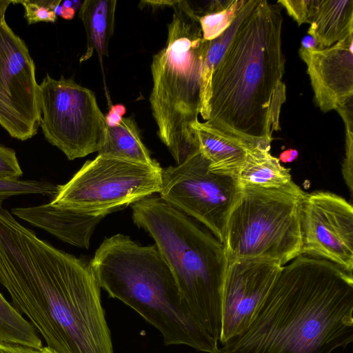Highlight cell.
I'll use <instances>...</instances> for the list:
<instances>
[{
    "mask_svg": "<svg viewBox=\"0 0 353 353\" xmlns=\"http://www.w3.org/2000/svg\"><path fill=\"white\" fill-rule=\"evenodd\" d=\"M39 88V125L46 140L69 160L98 152L107 125L94 92L72 79H54L48 74Z\"/></svg>",
    "mask_w": 353,
    "mask_h": 353,
    "instance_id": "obj_9",
    "label": "cell"
},
{
    "mask_svg": "<svg viewBox=\"0 0 353 353\" xmlns=\"http://www.w3.org/2000/svg\"><path fill=\"white\" fill-rule=\"evenodd\" d=\"M11 3H13L12 0H0V21L5 18L6 11Z\"/></svg>",
    "mask_w": 353,
    "mask_h": 353,
    "instance_id": "obj_35",
    "label": "cell"
},
{
    "mask_svg": "<svg viewBox=\"0 0 353 353\" xmlns=\"http://www.w3.org/2000/svg\"><path fill=\"white\" fill-rule=\"evenodd\" d=\"M61 3V0L13 1V3L23 5L24 17L29 25L38 22L54 23L57 19L54 10Z\"/></svg>",
    "mask_w": 353,
    "mask_h": 353,
    "instance_id": "obj_26",
    "label": "cell"
},
{
    "mask_svg": "<svg viewBox=\"0 0 353 353\" xmlns=\"http://www.w3.org/2000/svg\"><path fill=\"white\" fill-rule=\"evenodd\" d=\"M305 194L293 181L274 188L243 187L225 228L228 263L261 260L283 266L301 255Z\"/></svg>",
    "mask_w": 353,
    "mask_h": 353,
    "instance_id": "obj_7",
    "label": "cell"
},
{
    "mask_svg": "<svg viewBox=\"0 0 353 353\" xmlns=\"http://www.w3.org/2000/svg\"><path fill=\"white\" fill-rule=\"evenodd\" d=\"M125 113V108L121 104L112 106L108 114L105 116V123L108 127H114L120 123L123 115Z\"/></svg>",
    "mask_w": 353,
    "mask_h": 353,
    "instance_id": "obj_30",
    "label": "cell"
},
{
    "mask_svg": "<svg viewBox=\"0 0 353 353\" xmlns=\"http://www.w3.org/2000/svg\"><path fill=\"white\" fill-rule=\"evenodd\" d=\"M277 3L285 8L289 15L292 17L299 25L310 23L314 0H285L279 1Z\"/></svg>",
    "mask_w": 353,
    "mask_h": 353,
    "instance_id": "obj_28",
    "label": "cell"
},
{
    "mask_svg": "<svg viewBox=\"0 0 353 353\" xmlns=\"http://www.w3.org/2000/svg\"><path fill=\"white\" fill-rule=\"evenodd\" d=\"M23 171L14 150L0 144V181H15Z\"/></svg>",
    "mask_w": 353,
    "mask_h": 353,
    "instance_id": "obj_27",
    "label": "cell"
},
{
    "mask_svg": "<svg viewBox=\"0 0 353 353\" xmlns=\"http://www.w3.org/2000/svg\"><path fill=\"white\" fill-rule=\"evenodd\" d=\"M299 157V151L295 149H288L282 152L279 160L283 163H291L295 161Z\"/></svg>",
    "mask_w": 353,
    "mask_h": 353,
    "instance_id": "obj_31",
    "label": "cell"
},
{
    "mask_svg": "<svg viewBox=\"0 0 353 353\" xmlns=\"http://www.w3.org/2000/svg\"><path fill=\"white\" fill-rule=\"evenodd\" d=\"M353 340V276L299 255L282 266L248 327L217 353H332Z\"/></svg>",
    "mask_w": 353,
    "mask_h": 353,
    "instance_id": "obj_2",
    "label": "cell"
},
{
    "mask_svg": "<svg viewBox=\"0 0 353 353\" xmlns=\"http://www.w3.org/2000/svg\"><path fill=\"white\" fill-rule=\"evenodd\" d=\"M176 2V0L174 1H143L141 3H149L151 6L153 7H163V6H172Z\"/></svg>",
    "mask_w": 353,
    "mask_h": 353,
    "instance_id": "obj_33",
    "label": "cell"
},
{
    "mask_svg": "<svg viewBox=\"0 0 353 353\" xmlns=\"http://www.w3.org/2000/svg\"><path fill=\"white\" fill-rule=\"evenodd\" d=\"M58 187L59 185L46 181H0V208L4 200L14 196L40 194L53 198L58 192Z\"/></svg>",
    "mask_w": 353,
    "mask_h": 353,
    "instance_id": "obj_24",
    "label": "cell"
},
{
    "mask_svg": "<svg viewBox=\"0 0 353 353\" xmlns=\"http://www.w3.org/2000/svg\"><path fill=\"white\" fill-rule=\"evenodd\" d=\"M98 153L150 165L158 163L150 157L132 117H123L119 125L107 126L105 139Z\"/></svg>",
    "mask_w": 353,
    "mask_h": 353,
    "instance_id": "obj_20",
    "label": "cell"
},
{
    "mask_svg": "<svg viewBox=\"0 0 353 353\" xmlns=\"http://www.w3.org/2000/svg\"><path fill=\"white\" fill-rule=\"evenodd\" d=\"M241 192L236 176L210 171L200 151L180 165L161 168L160 197L196 219L221 243L228 215Z\"/></svg>",
    "mask_w": 353,
    "mask_h": 353,
    "instance_id": "obj_10",
    "label": "cell"
},
{
    "mask_svg": "<svg viewBox=\"0 0 353 353\" xmlns=\"http://www.w3.org/2000/svg\"><path fill=\"white\" fill-rule=\"evenodd\" d=\"M90 265L100 287L155 327L165 345L218 352V344L196 321L156 245L142 246L117 234L103 241Z\"/></svg>",
    "mask_w": 353,
    "mask_h": 353,
    "instance_id": "obj_4",
    "label": "cell"
},
{
    "mask_svg": "<svg viewBox=\"0 0 353 353\" xmlns=\"http://www.w3.org/2000/svg\"><path fill=\"white\" fill-rule=\"evenodd\" d=\"M0 283L57 353H113L90 263L41 239L2 208Z\"/></svg>",
    "mask_w": 353,
    "mask_h": 353,
    "instance_id": "obj_1",
    "label": "cell"
},
{
    "mask_svg": "<svg viewBox=\"0 0 353 353\" xmlns=\"http://www.w3.org/2000/svg\"><path fill=\"white\" fill-rule=\"evenodd\" d=\"M345 125V156L342 174L351 195L353 190V101L336 110Z\"/></svg>",
    "mask_w": 353,
    "mask_h": 353,
    "instance_id": "obj_25",
    "label": "cell"
},
{
    "mask_svg": "<svg viewBox=\"0 0 353 353\" xmlns=\"http://www.w3.org/2000/svg\"><path fill=\"white\" fill-rule=\"evenodd\" d=\"M310 23L318 50L334 45L353 34V1L314 0Z\"/></svg>",
    "mask_w": 353,
    "mask_h": 353,
    "instance_id": "obj_17",
    "label": "cell"
},
{
    "mask_svg": "<svg viewBox=\"0 0 353 353\" xmlns=\"http://www.w3.org/2000/svg\"><path fill=\"white\" fill-rule=\"evenodd\" d=\"M165 46L152 57L150 103L158 135L177 165L199 151L191 125L201 111V76L208 41L189 1L177 0Z\"/></svg>",
    "mask_w": 353,
    "mask_h": 353,
    "instance_id": "obj_6",
    "label": "cell"
},
{
    "mask_svg": "<svg viewBox=\"0 0 353 353\" xmlns=\"http://www.w3.org/2000/svg\"><path fill=\"white\" fill-rule=\"evenodd\" d=\"M255 0H247L232 24L219 37L209 41L203 63L201 76V100L200 114L203 119L209 118V101L211 95L212 74L225 54L240 23L252 8Z\"/></svg>",
    "mask_w": 353,
    "mask_h": 353,
    "instance_id": "obj_21",
    "label": "cell"
},
{
    "mask_svg": "<svg viewBox=\"0 0 353 353\" xmlns=\"http://www.w3.org/2000/svg\"><path fill=\"white\" fill-rule=\"evenodd\" d=\"M161 168L107 155L87 161L50 203L74 212L107 215L159 192Z\"/></svg>",
    "mask_w": 353,
    "mask_h": 353,
    "instance_id": "obj_8",
    "label": "cell"
},
{
    "mask_svg": "<svg viewBox=\"0 0 353 353\" xmlns=\"http://www.w3.org/2000/svg\"><path fill=\"white\" fill-rule=\"evenodd\" d=\"M116 0H85L79 8V17L85 27L87 45L79 61L90 59L94 52L99 57L108 56V44L114 32Z\"/></svg>",
    "mask_w": 353,
    "mask_h": 353,
    "instance_id": "obj_18",
    "label": "cell"
},
{
    "mask_svg": "<svg viewBox=\"0 0 353 353\" xmlns=\"http://www.w3.org/2000/svg\"><path fill=\"white\" fill-rule=\"evenodd\" d=\"M247 0H232L224 10L199 18L203 38L211 41L222 34L233 22Z\"/></svg>",
    "mask_w": 353,
    "mask_h": 353,
    "instance_id": "obj_23",
    "label": "cell"
},
{
    "mask_svg": "<svg viewBox=\"0 0 353 353\" xmlns=\"http://www.w3.org/2000/svg\"><path fill=\"white\" fill-rule=\"evenodd\" d=\"M0 353H57L52 349L43 346L39 349L19 345L0 343Z\"/></svg>",
    "mask_w": 353,
    "mask_h": 353,
    "instance_id": "obj_29",
    "label": "cell"
},
{
    "mask_svg": "<svg viewBox=\"0 0 353 353\" xmlns=\"http://www.w3.org/2000/svg\"><path fill=\"white\" fill-rule=\"evenodd\" d=\"M12 214L72 245L88 248L97 225L105 215L84 214L50 203L12 209Z\"/></svg>",
    "mask_w": 353,
    "mask_h": 353,
    "instance_id": "obj_15",
    "label": "cell"
},
{
    "mask_svg": "<svg viewBox=\"0 0 353 353\" xmlns=\"http://www.w3.org/2000/svg\"><path fill=\"white\" fill-rule=\"evenodd\" d=\"M40 88L25 42L0 21V125L13 138L34 137L40 124Z\"/></svg>",
    "mask_w": 353,
    "mask_h": 353,
    "instance_id": "obj_11",
    "label": "cell"
},
{
    "mask_svg": "<svg viewBox=\"0 0 353 353\" xmlns=\"http://www.w3.org/2000/svg\"><path fill=\"white\" fill-rule=\"evenodd\" d=\"M301 225V254L325 259L353 276L352 204L330 192L305 193Z\"/></svg>",
    "mask_w": 353,
    "mask_h": 353,
    "instance_id": "obj_12",
    "label": "cell"
},
{
    "mask_svg": "<svg viewBox=\"0 0 353 353\" xmlns=\"http://www.w3.org/2000/svg\"><path fill=\"white\" fill-rule=\"evenodd\" d=\"M75 11L73 7L65 8L61 5L60 16L65 19H72L74 17Z\"/></svg>",
    "mask_w": 353,
    "mask_h": 353,
    "instance_id": "obj_34",
    "label": "cell"
},
{
    "mask_svg": "<svg viewBox=\"0 0 353 353\" xmlns=\"http://www.w3.org/2000/svg\"><path fill=\"white\" fill-rule=\"evenodd\" d=\"M0 343L39 349L42 341L31 323L0 292Z\"/></svg>",
    "mask_w": 353,
    "mask_h": 353,
    "instance_id": "obj_22",
    "label": "cell"
},
{
    "mask_svg": "<svg viewBox=\"0 0 353 353\" xmlns=\"http://www.w3.org/2000/svg\"><path fill=\"white\" fill-rule=\"evenodd\" d=\"M132 209L134 223L154 240L196 321L218 344L228 264L222 243L160 196L142 199Z\"/></svg>",
    "mask_w": 353,
    "mask_h": 353,
    "instance_id": "obj_5",
    "label": "cell"
},
{
    "mask_svg": "<svg viewBox=\"0 0 353 353\" xmlns=\"http://www.w3.org/2000/svg\"><path fill=\"white\" fill-rule=\"evenodd\" d=\"M199 151L210 162V170L231 175L237 174L250 148L234 138L205 122L199 120L191 125Z\"/></svg>",
    "mask_w": 353,
    "mask_h": 353,
    "instance_id": "obj_16",
    "label": "cell"
},
{
    "mask_svg": "<svg viewBox=\"0 0 353 353\" xmlns=\"http://www.w3.org/2000/svg\"><path fill=\"white\" fill-rule=\"evenodd\" d=\"M237 179L242 188H274L292 181L290 170L283 166L270 150L260 148L249 150Z\"/></svg>",
    "mask_w": 353,
    "mask_h": 353,
    "instance_id": "obj_19",
    "label": "cell"
},
{
    "mask_svg": "<svg viewBox=\"0 0 353 353\" xmlns=\"http://www.w3.org/2000/svg\"><path fill=\"white\" fill-rule=\"evenodd\" d=\"M281 268L279 263L261 260L228 264L222 294V345L248 327Z\"/></svg>",
    "mask_w": 353,
    "mask_h": 353,
    "instance_id": "obj_13",
    "label": "cell"
},
{
    "mask_svg": "<svg viewBox=\"0 0 353 353\" xmlns=\"http://www.w3.org/2000/svg\"><path fill=\"white\" fill-rule=\"evenodd\" d=\"M353 34L323 50L300 48L314 100L327 112L353 101Z\"/></svg>",
    "mask_w": 353,
    "mask_h": 353,
    "instance_id": "obj_14",
    "label": "cell"
},
{
    "mask_svg": "<svg viewBox=\"0 0 353 353\" xmlns=\"http://www.w3.org/2000/svg\"><path fill=\"white\" fill-rule=\"evenodd\" d=\"M282 24L279 6L255 0L212 77L206 122L252 149L270 150L280 130L286 100Z\"/></svg>",
    "mask_w": 353,
    "mask_h": 353,
    "instance_id": "obj_3",
    "label": "cell"
},
{
    "mask_svg": "<svg viewBox=\"0 0 353 353\" xmlns=\"http://www.w3.org/2000/svg\"><path fill=\"white\" fill-rule=\"evenodd\" d=\"M301 48L304 50L317 49V44L314 39L310 36H305L301 40Z\"/></svg>",
    "mask_w": 353,
    "mask_h": 353,
    "instance_id": "obj_32",
    "label": "cell"
}]
</instances>
